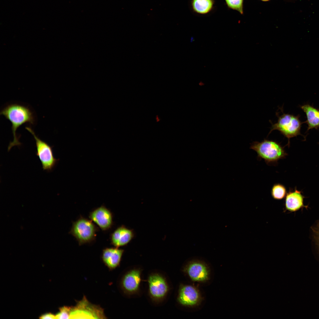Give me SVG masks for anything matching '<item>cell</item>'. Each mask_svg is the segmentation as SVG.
<instances>
[{
	"label": "cell",
	"instance_id": "cell-2",
	"mask_svg": "<svg viewBox=\"0 0 319 319\" xmlns=\"http://www.w3.org/2000/svg\"><path fill=\"white\" fill-rule=\"evenodd\" d=\"M182 271L189 282L201 286H207L212 281L213 271L210 263L204 258H190L185 262Z\"/></svg>",
	"mask_w": 319,
	"mask_h": 319
},
{
	"label": "cell",
	"instance_id": "cell-1",
	"mask_svg": "<svg viewBox=\"0 0 319 319\" xmlns=\"http://www.w3.org/2000/svg\"><path fill=\"white\" fill-rule=\"evenodd\" d=\"M0 114L9 120L12 124L14 138L8 146L9 151L12 147L21 145L16 134L17 129L25 123L34 124L35 121V117L33 111L29 107L17 103L7 105L1 110Z\"/></svg>",
	"mask_w": 319,
	"mask_h": 319
},
{
	"label": "cell",
	"instance_id": "cell-20",
	"mask_svg": "<svg viewBox=\"0 0 319 319\" xmlns=\"http://www.w3.org/2000/svg\"><path fill=\"white\" fill-rule=\"evenodd\" d=\"M41 319H56V316L51 313H48L42 315L40 317Z\"/></svg>",
	"mask_w": 319,
	"mask_h": 319
},
{
	"label": "cell",
	"instance_id": "cell-3",
	"mask_svg": "<svg viewBox=\"0 0 319 319\" xmlns=\"http://www.w3.org/2000/svg\"><path fill=\"white\" fill-rule=\"evenodd\" d=\"M199 286L190 282L182 283L179 286L177 301L187 311H196L203 307L205 296Z\"/></svg>",
	"mask_w": 319,
	"mask_h": 319
},
{
	"label": "cell",
	"instance_id": "cell-18",
	"mask_svg": "<svg viewBox=\"0 0 319 319\" xmlns=\"http://www.w3.org/2000/svg\"><path fill=\"white\" fill-rule=\"evenodd\" d=\"M225 0L228 8L237 11L242 14H243L244 0Z\"/></svg>",
	"mask_w": 319,
	"mask_h": 319
},
{
	"label": "cell",
	"instance_id": "cell-4",
	"mask_svg": "<svg viewBox=\"0 0 319 319\" xmlns=\"http://www.w3.org/2000/svg\"><path fill=\"white\" fill-rule=\"evenodd\" d=\"M250 148L255 151L259 158L263 159L268 165L276 164L278 161L288 155L284 147L277 142L265 139L261 142L254 141Z\"/></svg>",
	"mask_w": 319,
	"mask_h": 319
},
{
	"label": "cell",
	"instance_id": "cell-12",
	"mask_svg": "<svg viewBox=\"0 0 319 319\" xmlns=\"http://www.w3.org/2000/svg\"><path fill=\"white\" fill-rule=\"evenodd\" d=\"M124 251L123 250L115 247L105 248L102 251V260L109 270L114 269L120 265Z\"/></svg>",
	"mask_w": 319,
	"mask_h": 319
},
{
	"label": "cell",
	"instance_id": "cell-9",
	"mask_svg": "<svg viewBox=\"0 0 319 319\" xmlns=\"http://www.w3.org/2000/svg\"><path fill=\"white\" fill-rule=\"evenodd\" d=\"M148 282L149 294L154 300H161L167 294L169 286L165 278L161 275L151 274L148 277Z\"/></svg>",
	"mask_w": 319,
	"mask_h": 319
},
{
	"label": "cell",
	"instance_id": "cell-21",
	"mask_svg": "<svg viewBox=\"0 0 319 319\" xmlns=\"http://www.w3.org/2000/svg\"><path fill=\"white\" fill-rule=\"evenodd\" d=\"M317 240H318V243L319 244V231H318V234H317Z\"/></svg>",
	"mask_w": 319,
	"mask_h": 319
},
{
	"label": "cell",
	"instance_id": "cell-22",
	"mask_svg": "<svg viewBox=\"0 0 319 319\" xmlns=\"http://www.w3.org/2000/svg\"><path fill=\"white\" fill-rule=\"evenodd\" d=\"M261 0V1H263L266 2V1H270V0Z\"/></svg>",
	"mask_w": 319,
	"mask_h": 319
},
{
	"label": "cell",
	"instance_id": "cell-15",
	"mask_svg": "<svg viewBox=\"0 0 319 319\" xmlns=\"http://www.w3.org/2000/svg\"><path fill=\"white\" fill-rule=\"evenodd\" d=\"M300 108L305 113L308 125L307 130L319 128V110L309 104L301 106Z\"/></svg>",
	"mask_w": 319,
	"mask_h": 319
},
{
	"label": "cell",
	"instance_id": "cell-7",
	"mask_svg": "<svg viewBox=\"0 0 319 319\" xmlns=\"http://www.w3.org/2000/svg\"><path fill=\"white\" fill-rule=\"evenodd\" d=\"M106 318L103 309L90 302L85 296L75 306H71L70 319Z\"/></svg>",
	"mask_w": 319,
	"mask_h": 319
},
{
	"label": "cell",
	"instance_id": "cell-14",
	"mask_svg": "<svg viewBox=\"0 0 319 319\" xmlns=\"http://www.w3.org/2000/svg\"><path fill=\"white\" fill-rule=\"evenodd\" d=\"M304 198L301 191L297 190L296 187L294 190L290 188L287 193L285 199L286 209L290 211L294 212L305 207V206L303 204Z\"/></svg>",
	"mask_w": 319,
	"mask_h": 319
},
{
	"label": "cell",
	"instance_id": "cell-11",
	"mask_svg": "<svg viewBox=\"0 0 319 319\" xmlns=\"http://www.w3.org/2000/svg\"><path fill=\"white\" fill-rule=\"evenodd\" d=\"M141 281V270L134 269L123 275L121 280L120 286L125 292L134 293L139 290Z\"/></svg>",
	"mask_w": 319,
	"mask_h": 319
},
{
	"label": "cell",
	"instance_id": "cell-13",
	"mask_svg": "<svg viewBox=\"0 0 319 319\" xmlns=\"http://www.w3.org/2000/svg\"><path fill=\"white\" fill-rule=\"evenodd\" d=\"M134 236L132 230L122 225L118 227L111 234V243L117 248L123 246L128 243Z\"/></svg>",
	"mask_w": 319,
	"mask_h": 319
},
{
	"label": "cell",
	"instance_id": "cell-16",
	"mask_svg": "<svg viewBox=\"0 0 319 319\" xmlns=\"http://www.w3.org/2000/svg\"><path fill=\"white\" fill-rule=\"evenodd\" d=\"M214 4L213 0H192L191 5L193 11L196 13L206 14L212 9Z\"/></svg>",
	"mask_w": 319,
	"mask_h": 319
},
{
	"label": "cell",
	"instance_id": "cell-17",
	"mask_svg": "<svg viewBox=\"0 0 319 319\" xmlns=\"http://www.w3.org/2000/svg\"><path fill=\"white\" fill-rule=\"evenodd\" d=\"M287 193L286 188L282 184L276 183L273 185L271 194L274 199L278 200L282 199L286 196Z\"/></svg>",
	"mask_w": 319,
	"mask_h": 319
},
{
	"label": "cell",
	"instance_id": "cell-10",
	"mask_svg": "<svg viewBox=\"0 0 319 319\" xmlns=\"http://www.w3.org/2000/svg\"><path fill=\"white\" fill-rule=\"evenodd\" d=\"M89 217L103 231L109 230L113 224L112 213L104 206H101L91 212Z\"/></svg>",
	"mask_w": 319,
	"mask_h": 319
},
{
	"label": "cell",
	"instance_id": "cell-6",
	"mask_svg": "<svg viewBox=\"0 0 319 319\" xmlns=\"http://www.w3.org/2000/svg\"><path fill=\"white\" fill-rule=\"evenodd\" d=\"M98 230L91 220L81 217L73 222L69 233L76 239L79 245H81L94 241Z\"/></svg>",
	"mask_w": 319,
	"mask_h": 319
},
{
	"label": "cell",
	"instance_id": "cell-8",
	"mask_svg": "<svg viewBox=\"0 0 319 319\" xmlns=\"http://www.w3.org/2000/svg\"><path fill=\"white\" fill-rule=\"evenodd\" d=\"M25 128L34 137L36 148V155L41 162L43 170L48 172L52 171L58 161L54 156L52 147L38 137L31 128L26 126Z\"/></svg>",
	"mask_w": 319,
	"mask_h": 319
},
{
	"label": "cell",
	"instance_id": "cell-19",
	"mask_svg": "<svg viewBox=\"0 0 319 319\" xmlns=\"http://www.w3.org/2000/svg\"><path fill=\"white\" fill-rule=\"evenodd\" d=\"M71 306H64L60 308V311L56 315V319H70Z\"/></svg>",
	"mask_w": 319,
	"mask_h": 319
},
{
	"label": "cell",
	"instance_id": "cell-5",
	"mask_svg": "<svg viewBox=\"0 0 319 319\" xmlns=\"http://www.w3.org/2000/svg\"><path fill=\"white\" fill-rule=\"evenodd\" d=\"M276 115L278 118L277 121L274 124L272 123L269 134L273 130L279 131L288 139L287 145L289 146L290 139L300 134L302 123L298 116L283 113L281 115L279 116L277 113Z\"/></svg>",
	"mask_w": 319,
	"mask_h": 319
}]
</instances>
